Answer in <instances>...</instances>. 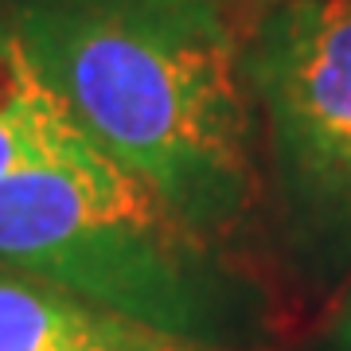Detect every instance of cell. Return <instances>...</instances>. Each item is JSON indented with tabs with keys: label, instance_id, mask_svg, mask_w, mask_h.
I'll list each match as a JSON object with an SVG mask.
<instances>
[{
	"label": "cell",
	"instance_id": "6da1fadb",
	"mask_svg": "<svg viewBox=\"0 0 351 351\" xmlns=\"http://www.w3.org/2000/svg\"><path fill=\"white\" fill-rule=\"evenodd\" d=\"M66 117L199 234L239 246L262 191L230 0H0Z\"/></svg>",
	"mask_w": 351,
	"mask_h": 351
},
{
	"label": "cell",
	"instance_id": "7a4b0ae2",
	"mask_svg": "<svg viewBox=\"0 0 351 351\" xmlns=\"http://www.w3.org/2000/svg\"><path fill=\"white\" fill-rule=\"evenodd\" d=\"M0 265L203 351H269V285L156 191L82 141L0 180Z\"/></svg>",
	"mask_w": 351,
	"mask_h": 351
},
{
	"label": "cell",
	"instance_id": "3957f363",
	"mask_svg": "<svg viewBox=\"0 0 351 351\" xmlns=\"http://www.w3.org/2000/svg\"><path fill=\"white\" fill-rule=\"evenodd\" d=\"M242 66L285 258L332 289L351 277V0H277Z\"/></svg>",
	"mask_w": 351,
	"mask_h": 351
},
{
	"label": "cell",
	"instance_id": "277c9868",
	"mask_svg": "<svg viewBox=\"0 0 351 351\" xmlns=\"http://www.w3.org/2000/svg\"><path fill=\"white\" fill-rule=\"evenodd\" d=\"M0 351H203L0 265Z\"/></svg>",
	"mask_w": 351,
	"mask_h": 351
},
{
	"label": "cell",
	"instance_id": "5b68a950",
	"mask_svg": "<svg viewBox=\"0 0 351 351\" xmlns=\"http://www.w3.org/2000/svg\"><path fill=\"white\" fill-rule=\"evenodd\" d=\"M66 113L27 63L20 36L0 8V121H47Z\"/></svg>",
	"mask_w": 351,
	"mask_h": 351
},
{
	"label": "cell",
	"instance_id": "8992f818",
	"mask_svg": "<svg viewBox=\"0 0 351 351\" xmlns=\"http://www.w3.org/2000/svg\"><path fill=\"white\" fill-rule=\"evenodd\" d=\"M324 351H351V277L343 281L336 313H332V320L324 328Z\"/></svg>",
	"mask_w": 351,
	"mask_h": 351
}]
</instances>
